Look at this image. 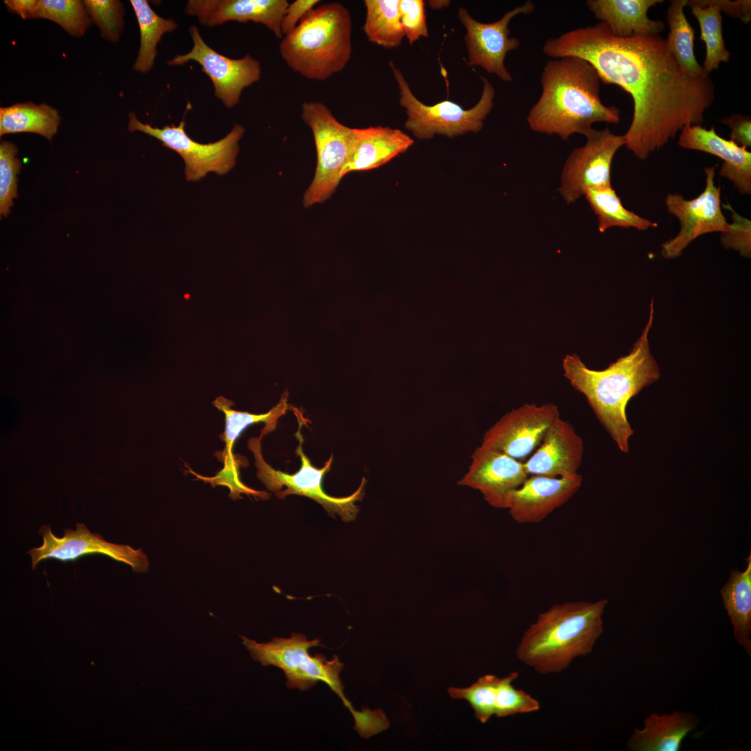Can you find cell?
<instances>
[{
	"mask_svg": "<svg viewBox=\"0 0 751 751\" xmlns=\"http://www.w3.org/2000/svg\"><path fill=\"white\" fill-rule=\"evenodd\" d=\"M662 2L663 0H588L586 3L612 34L629 38L659 35L663 31V22L651 19L647 15L652 6Z\"/></svg>",
	"mask_w": 751,
	"mask_h": 751,
	"instance_id": "cb8c5ba5",
	"label": "cell"
},
{
	"mask_svg": "<svg viewBox=\"0 0 751 751\" xmlns=\"http://www.w3.org/2000/svg\"><path fill=\"white\" fill-rule=\"evenodd\" d=\"M583 453V439L567 421L558 417L549 427L540 445L523 462L528 476H574Z\"/></svg>",
	"mask_w": 751,
	"mask_h": 751,
	"instance_id": "44dd1931",
	"label": "cell"
},
{
	"mask_svg": "<svg viewBox=\"0 0 751 751\" xmlns=\"http://www.w3.org/2000/svg\"><path fill=\"white\" fill-rule=\"evenodd\" d=\"M60 121L59 111L47 104L17 103L0 108V136L29 132L51 141Z\"/></svg>",
	"mask_w": 751,
	"mask_h": 751,
	"instance_id": "4316f807",
	"label": "cell"
},
{
	"mask_svg": "<svg viewBox=\"0 0 751 751\" xmlns=\"http://www.w3.org/2000/svg\"><path fill=\"white\" fill-rule=\"evenodd\" d=\"M653 302L652 300L648 321L628 355L601 371L588 368L576 355H568L563 362L564 376L586 396L597 419L624 453L629 451V439L633 434L627 417V404L660 377L648 339L654 318Z\"/></svg>",
	"mask_w": 751,
	"mask_h": 751,
	"instance_id": "7a4b0ae2",
	"label": "cell"
},
{
	"mask_svg": "<svg viewBox=\"0 0 751 751\" xmlns=\"http://www.w3.org/2000/svg\"><path fill=\"white\" fill-rule=\"evenodd\" d=\"M542 50L553 58L586 60L603 83L631 95L633 118L623 137L624 145L640 160L663 147L684 127L702 124L715 99L709 76L686 74L660 35L620 38L600 22L550 38Z\"/></svg>",
	"mask_w": 751,
	"mask_h": 751,
	"instance_id": "6da1fadb",
	"label": "cell"
},
{
	"mask_svg": "<svg viewBox=\"0 0 751 751\" xmlns=\"http://www.w3.org/2000/svg\"><path fill=\"white\" fill-rule=\"evenodd\" d=\"M18 148L11 141L0 144V215L7 217L17 197V175L22 161L17 157Z\"/></svg>",
	"mask_w": 751,
	"mask_h": 751,
	"instance_id": "e575fe53",
	"label": "cell"
},
{
	"mask_svg": "<svg viewBox=\"0 0 751 751\" xmlns=\"http://www.w3.org/2000/svg\"><path fill=\"white\" fill-rule=\"evenodd\" d=\"M700 28V40L706 47L703 69L708 74L718 69L722 62H728L731 53L725 45L722 35V15L720 10L708 0H687Z\"/></svg>",
	"mask_w": 751,
	"mask_h": 751,
	"instance_id": "4dcf8cb0",
	"label": "cell"
},
{
	"mask_svg": "<svg viewBox=\"0 0 751 751\" xmlns=\"http://www.w3.org/2000/svg\"><path fill=\"white\" fill-rule=\"evenodd\" d=\"M687 0H672L667 12L668 48L682 71L690 76H709L697 62L694 52L695 30L684 12Z\"/></svg>",
	"mask_w": 751,
	"mask_h": 751,
	"instance_id": "83f0119b",
	"label": "cell"
},
{
	"mask_svg": "<svg viewBox=\"0 0 751 751\" xmlns=\"http://www.w3.org/2000/svg\"><path fill=\"white\" fill-rule=\"evenodd\" d=\"M184 128V120L177 126L172 124L158 128L140 122L134 112L129 113V131H140L152 136L181 156L185 163L188 181H199L210 172L223 175L234 168L239 152V142L245 132L243 126L235 124L224 138L209 143L193 140Z\"/></svg>",
	"mask_w": 751,
	"mask_h": 751,
	"instance_id": "30bf717a",
	"label": "cell"
},
{
	"mask_svg": "<svg viewBox=\"0 0 751 751\" xmlns=\"http://www.w3.org/2000/svg\"><path fill=\"white\" fill-rule=\"evenodd\" d=\"M716 6L720 11L727 15L738 18L744 24L751 19V1L750 0H708Z\"/></svg>",
	"mask_w": 751,
	"mask_h": 751,
	"instance_id": "b9f144b4",
	"label": "cell"
},
{
	"mask_svg": "<svg viewBox=\"0 0 751 751\" xmlns=\"http://www.w3.org/2000/svg\"><path fill=\"white\" fill-rule=\"evenodd\" d=\"M214 405L225 414V430L223 440L225 449L223 455V468L213 477L202 476L195 474L197 479L209 483L213 487L224 485L230 490L229 497L233 499L241 498V494L251 495L256 498L260 496L261 491L253 490L243 484L239 478V465L232 453L234 441L241 433L251 424L259 422L266 423L261 435L264 436L273 430L277 419L285 413L288 405L285 399L273 407L268 412L262 414H252L245 412L236 411L231 408L232 403L220 396L216 398Z\"/></svg>",
	"mask_w": 751,
	"mask_h": 751,
	"instance_id": "ac0fdd59",
	"label": "cell"
},
{
	"mask_svg": "<svg viewBox=\"0 0 751 751\" xmlns=\"http://www.w3.org/2000/svg\"><path fill=\"white\" fill-rule=\"evenodd\" d=\"M297 418L299 428L296 437L299 444L296 453L300 458V468L292 474L273 469L265 462L262 457L261 437H254L249 440L248 448L254 455L258 478L270 491H277L276 496L280 499H284L289 494L307 496L322 505L333 517L337 514L345 522L355 519L359 511L355 502L362 499L366 480L363 478L358 489L350 496L339 498L327 494L323 489V480L325 473L330 470L333 458L331 456L321 469L312 465L303 452V437L300 433L302 422L298 416Z\"/></svg>",
	"mask_w": 751,
	"mask_h": 751,
	"instance_id": "9c48e42d",
	"label": "cell"
},
{
	"mask_svg": "<svg viewBox=\"0 0 751 751\" xmlns=\"http://www.w3.org/2000/svg\"><path fill=\"white\" fill-rule=\"evenodd\" d=\"M581 483L580 474L561 477L528 476L508 496L507 508L517 523H538L568 501Z\"/></svg>",
	"mask_w": 751,
	"mask_h": 751,
	"instance_id": "d6986e66",
	"label": "cell"
},
{
	"mask_svg": "<svg viewBox=\"0 0 751 751\" xmlns=\"http://www.w3.org/2000/svg\"><path fill=\"white\" fill-rule=\"evenodd\" d=\"M584 196L597 216L598 229L601 233L613 227L643 231L658 226L656 223L624 208L611 186L588 189Z\"/></svg>",
	"mask_w": 751,
	"mask_h": 751,
	"instance_id": "f1b7e54d",
	"label": "cell"
},
{
	"mask_svg": "<svg viewBox=\"0 0 751 751\" xmlns=\"http://www.w3.org/2000/svg\"><path fill=\"white\" fill-rule=\"evenodd\" d=\"M8 10L23 19H35L38 0H5Z\"/></svg>",
	"mask_w": 751,
	"mask_h": 751,
	"instance_id": "7bdbcfd3",
	"label": "cell"
},
{
	"mask_svg": "<svg viewBox=\"0 0 751 751\" xmlns=\"http://www.w3.org/2000/svg\"><path fill=\"white\" fill-rule=\"evenodd\" d=\"M720 121L730 128V140L745 149L751 147V119L749 115L734 114Z\"/></svg>",
	"mask_w": 751,
	"mask_h": 751,
	"instance_id": "ab89813d",
	"label": "cell"
},
{
	"mask_svg": "<svg viewBox=\"0 0 751 751\" xmlns=\"http://www.w3.org/2000/svg\"><path fill=\"white\" fill-rule=\"evenodd\" d=\"M389 65L399 90V104L405 109V127L419 139H430L435 135L449 138L467 132L476 133L483 127V122L494 106L495 90L491 83L481 76L483 92L476 104L465 109L458 104L444 100L434 105H427L419 100L411 91L402 72L390 61Z\"/></svg>",
	"mask_w": 751,
	"mask_h": 751,
	"instance_id": "52a82bcc",
	"label": "cell"
},
{
	"mask_svg": "<svg viewBox=\"0 0 751 751\" xmlns=\"http://www.w3.org/2000/svg\"><path fill=\"white\" fill-rule=\"evenodd\" d=\"M252 658L261 665H274L281 670L286 677V686L305 691L322 681L330 686L355 713L344 695V686L339 678L344 664L334 655L328 661L323 654L311 656L308 649L321 645L320 639L308 640L301 633H292L289 638H273L268 643H257L245 636L242 637Z\"/></svg>",
	"mask_w": 751,
	"mask_h": 751,
	"instance_id": "8992f818",
	"label": "cell"
},
{
	"mask_svg": "<svg viewBox=\"0 0 751 751\" xmlns=\"http://www.w3.org/2000/svg\"><path fill=\"white\" fill-rule=\"evenodd\" d=\"M718 165L706 167L704 190L695 198L685 199L681 194L670 193L665 198L669 213L679 221L680 229L673 238L661 245V255L665 259L680 256L684 250L701 235L726 232L729 226L721 209V188L715 184Z\"/></svg>",
	"mask_w": 751,
	"mask_h": 751,
	"instance_id": "8fae6325",
	"label": "cell"
},
{
	"mask_svg": "<svg viewBox=\"0 0 751 751\" xmlns=\"http://www.w3.org/2000/svg\"><path fill=\"white\" fill-rule=\"evenodd\" d=\"M140 34L138 56L132 68L141 73L148 72L154 65L156 47L162 36L173 32L177 24L173 19H165L157 15L145 0H131Z\"/></svg>",
	"mask_w": 751,
	"mask_h": 751,
	"instance_id": "f546056e",
	"label": "cell"
},
{
	"mask_svg": "<svg viewBox=\"0 0 751 751\" xmlns=\"http://www.w3.org/2000/svg\"><path fill=\"white\" fill-rule=\"evenodd\" d=\"M745 571H730L720 594L734 627L736 642L751 655V555L746 558Z\"/></svg>",
	"mask_w": 751,
	"mask_h": 751,
	"instance_id": "484cf974",
	"label": "cell"
},
{
	"mask_svg": "<svg viewBox=\"0 0 751 751\" xmlns=\"http://www.w3.org/2000/svg\"><path fill=\"white\" fill-rule=\"evenodd\" d=\"M64 532V535L58 538L52 533L49 525L40 527L39 533L43 538L42 545L27 552L31 556L33 570L40 561L48 558L68 561L85 555L99 554L130 565L135 572L148 570V558L141 549H134L128 545L106 541L101 535L92 533L83 524L77 523L74 530L68 528Z\"/></svg>",
	"mask_w": 751,
	"mask_h": 751,
	"instance_id": "2e32d148",
	"label": "cell"
},
{
	"mask_svg": "<svg viewBox=\"0 0 751 751\" xmlns=\"http://www.w3.org/2000/svg\"><path fill=\"white\" fill-rule=\"evenodd\" d=\"M698 719L686 711L652 713L644 720L643 729H635L627 747L635 751H678L686 735L695 729Z\"/></svg>",
	"mask_w": 751,
	"mask_h": 751,
	"instance_id": "d4e9b609",
	"label": "cell"
},
{
	"mask_svg": "<svg viewBox=\"0 0 751 751\" xmlns=\"http://www.w3.org/2000/svg\"><path fill=\"white\" fill-rule=\"evenodd\" d=\"M560 417L554 403H526L505 414L485 433L481 446L522 462L542 442L552 423Z\"/></svg>",
	"mask_w": 751,
	"mask_h": 751,
	"instance_id": "9a60e30c",
	"label": "cell"
},
{
	"mask_svg": "<svg viewBox=\"0 0 751 751\" xmlns=\"http://www.w3.org/2000/svg\"><path fill=\"white\" fill-rule=\"evenodd\" d=\"M85 6L101 36L110 42H118L124 26L123 3L118 0H85Z\"/></svg>",
	"mask_w": 751,
	"mask_h": 751,
	"instance_id": "d590c367",
	"label": "cell"
},
{
	"mask_svg": "<svg viewBox=\"0 0 751 751\" xmlns=\"http://www.w3.org/2000/svg\"><path fill=\"white\" fill-rule=\"evenodd\" d=\"M501 678L493 675L481 677L466 688L450 687L449 695L455 699L467 700L474 711L476 718L487 722L495 713L496 691Z\"/></svg>",
	"mask_w": 751,
	"mask_h": 751,
	"instance_id": "836d02e7",
	"label": "cell"
},
{
	"mask_svg": "<svg viewBox=\"0 0 751 751\" xmlns=\"http://www.w3.org/2000/svg\"><path fill=\"white\" fill-rule=\"evenodd\" d=\"M289 3L286 0H189L185 12L209 27L229 21L261 23L282 38V21Z\"/></svg>",
	"mask_w": 751,
	"mask_h": 751,
	"instance_id": "ffe728a7",
	"label": "cell"
},
{
	"mask_svg": "<svg viewBox=\"0 0 751 751\" xmlns=\"http://www.w3.org/2000/svg\"><path fill=\"white\" fill-rule=\"evenodd\" d=\"M680 147L711 154L724 162L720 176L733 183L741 195L751 194V152L730 140L720 136L713 127L707 129L702 124L683 127L679 138Z\"/></svg>",
	"mask_w": 751,
	"mask_h": 751,
	"instance_id": "7402d4cb",
	"label": "cell"
},
{
	"mask_svg": "<svg viewBox=\"0 0 751 751\" xmlns=\"http://www.w3.org/2000/svg\"><path fill=\"white\" fill-rule=\"evenodd\" d=\"M35 18L52 21L73 37H82L93 24L83 1L38 0Z\"/></svg>",
	"mask_w": 751,
	"mask_h": 751,
	"instance_id": "d6a6232c",
	"label": "cell"
},
{
	"mask_svg": "<svg viewBox=\"0 0 751 751\" xmlns=\"http://www.w3.org/2000/svg\"><path fill=\"white\" fill-rule=\"evenodd\" d=\"M351 35L348 9L338 2L323 3L283 36L280 54L294 72L310 80L325 81L350 60Z\"/></svg>",
	"mask_w": 751,
	"mask_h": 751,
	"instance_id": "5b68a950",
	"label": "cell"
},
{
	"mask_svg": "<svg viewBox=\"0 0 751 751\" xmlns=\"http://www.w3.org/2000/svg\"><path fill=\"white\" fill-rule=\"evenodd\" d=\"M399 0H365L363 31L369 41L387 49L398 47L405 37Z\"/></svg>",
	"mask_w": 751,
	"mask_h": 751,
	"instance_id": "1f68e13d",
	"label": "cell"
},
{
	"mask_svg": "<svg viewBox=\"0 0 751 751\" xmlns=\"http://www.w3.org/2000/svg\"><path fill=\"white\" fill-rule=\"evenodd\" d=\"M301 118L311 129L316 150L314 178L305 192V207L321 204L334 193L347 164L354 143V129L340 122L323 103L305 102Z\"/></svg>",
	"mask_w": 751,
	"mask_h": 751,
	"instance_id": "ba28073f",
	"label": "cell"
},
{
	"mask_svg": "<svg viewBox=\"0 0 751 751\" xmlns=\"http://www.w3.org/2000/svg\"><path fill=\"white\" fill-rule=\"evenodd\" d=\"M413 143L410 136L397 129L382 126L354 129L352 152L341 178L352 172L379 168L405 152Z\"/></svg>",
	"mask_w": 751,
	"mask_h": 751,
	"instance_id": "603a6c76",
	"label": "cell"
},
{
	"mask_svg": "<svg viewBox=\"0 0 751 751\" xmlns=\"http://www.w3.org/2000/svg\"><path fill=\"white\" fill-rule=\"evenodd\" d=\"M318 2V0H296L289 3L282 21L283 36L291 32Z\"/></svg>",
	"mask_w": 751,
	"mask_h": 751,
	"instance_id": "60d3db41",
	"label": "cell"
},
{
	"mask_svg": "<svg viewBox=\"0 0 751 751\" xmlns=\"http://www.w3.org/2000/svg\"><path fill=\"white\" fill-rule=\"evenodd\" d=\"M188 31L193 43L191 50L177 54L167 64L179 66L191 60L197 62L211 79L215 96L226 108H232L239 102L243 90L260 79L259 62L249 54L238 59L224 56L204 42L196 26L191 25Z\"/></svg>",
	"mask_w": 751,
	"mask_h": 751,
	"instance_id": "4fadbf2b",
	"label": "cell"
},
{
	"mask_svg": "<svg viewBox=\"0 0 751 751\" xmlns=\"http://www.w3.org/2000/svg\"><path fill=\"white\" fill-rule=\"evenodd\" d=\"M722 206L731 211L732 223H729L726 232L721 233L720 238L721 244L726 249L738 251L741 256L750 258L751 255L750 220L735 211L730 204H722Z\"/></svg>",
	"mask_w": 751,
	"mask_h": 751,
	"instance_id": "74e56055",
	"label": "cell"
},
{
	"mask_svg": "<svg viewBox=\"0 0 751 751\" xmlns=\"http://www.w3.org/2000/svg\"><path fill=\"white\" fill-rule=\"evenodd\" d=\"M600 78L586 60L564 56L547 62L541 74L542 94L527 116L530 128L567 140L585 136L595 122L617 123L620 111L601 101Z\"/></svg>",
	"mask_w": 751,
	"mask_h": 751,
	"instance_id": "3957f363",
	"label": "cell"
},
{
	"mask_svg": "<svg viewBox=\"0 0 751 751\" xmlns=\"http://www.w3.org/2000/svg\"><path fill=\"white\" fill-rule=\"evenodd\" d=\"M586 137V144L571 152L562 171L558 191L567 204L574 203L588 189L611 186L612 161L625 144L623 136L608 128H592Z\"/></svg>",
	"mask_w": 751,
	"mask_h": 751,
	"instance_id": "7c38bea8",
	"label": "cell"
},
{
	"mask_svg": "<svg viewBox=\"0 0 751 751\" xmlns=\"http://www.w3.org/2000/svg\"><path fill=\"white\" fill-rule=\"evenodd\" d=\"M534 10L533 3L527 1L506 12L496 22L482 23L473 18L466 8L460 7L458 16L466 29L465 40L468 65L480 66L488 73L495 74L503 81H512L504 60L507 53L517 49L520 42L517 38L510 37L509 24L515 16L528 15Z\"/></svg>",
	"mask_w": 751,
	"mask_h": 751,
	"instance_id": "5bb4252c",
	"label": "cell"
},
{
	"mask_svg": "<svg viewBox=\"0 0 751 751\" xmlns=\"http://www.w3.org/2000/svg\"><path fill=\"white\" fill-rule=\"evenodd\" d=\"M528 477L523 462L483 446L475 449L458 484L477 490L492 506L507 508L510 494Z\"/></svg>",
	"mask_w": 751,
	"mask_h": 751,
	"instance_id": "e0dca14e",
	"label": "cell"
},
{
	"mask_svg": "<svg viewBox=\"0 0 751 751\" xmlns=\"http://www.w3.org/2000/svg\"><path fill=\"white\" fill-rule=\"evenodd\" d=\"M608 599L567 601L538 615L524 631L516 654L541 674L560 672L579 656L590 654L603 633Z\"/></svg>",
	"mask_w": 751,
	"mask_h": 751,
	"instance_id": "277c9868",
	"label": "cell"
},
{
	"mask_svg": "<svg viewBox=\"0 0 751 751\" xmlns=\"http://www.w3.org/2000/svg\"><path fill=\"white\" fill-rule=\"evenodd\" d=\"M398 8L403 32L410 45H412L421 37L427 38L428 32L424 1L399 0Z\"/></svg>",
	"mask_w": 751,
	"mask_h": 751,
	"instance_id": "f35d334b",
	"label": "cell"
},
{
	"mask_svg": "<svg viewBox=\"0 0 751 751\" xmlns=\"http://www.w3.org/2000/svg\"><path fill=\"white\" fill-rule=\"evenodd\" d=\"M518 677L517 672L501 678L499 684L494 715L499 718L539 710V702L526 692L516 689L512 682Z\"/></svg>",
	"mask_w": 751,
	"mask_h": 751,
	"instance_id": "8d00e7d4",
	"label": "cell"
}]
</instances>
